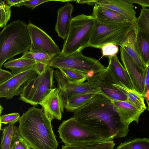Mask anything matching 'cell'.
<instances>
[{
    "mask_svg": "<svg viewBox=\"0 0 149 149\" xmlns=\"http://www.w3.org/2000/svg\"><path fill=\"white\" fill-rule=\"evenodd\" d=\"M73 117L87 129L100 136L103 141L126 136L129 124L112 104L111 101L100 94L74 112Z\"/></svg>",
    "mask_w": 149,
    "mask_h": 149,
    "instance_id": "obj_1",
    "label": "cell"
},
{
    "mask_svg": "<svg viewBox=\"0 0 149 149\" xmlns=\"http://www.w3.org/2000/svg\"><path fill=\"white\" fill-rule=\"evenodd\" d=\"M51 122L42 109L33 106L21 116L20 135L33 149H57L58 143Z\"/></svg>",
    "mask_w": 149,
    "mask_h": 149,
    "instance_id": "obj_2",
    "label": "cell"
},
{
    "mask_svg": "<svg viewBox=\"0 0 149 149\" xmlns=\"http://www.w3.org/2000/svg\"><path fill=\"white\" fill-rule=\"evenodd\" d=\"M31 45L26 23L18 20L6 26L0 33V68L8 60L29 51Z\"/></svg>",
    "mask_w": 149,
    "mask_h": 149,
    "instance_id": "obj_3",
    "label": "cell"
},
{
    "mask_svg": "<svg viewBox=\"0 0 149 149\" xmlns=\"http://www.w3.org/2000/svg\"><path fill=\"white\" fill-rule=\"evenodd\" d=\"M95 22L91 15L82 14L73 17L59 54L66 56L81 52L87 47Z\"/></svg>",
    "mask_w": 149,
    "mask_h": 149,
    "instance_id": "obj_4",
    "label": "cell"
},
{
    "mask_svg": "<svg viewBox=\"0 0 149 149\" xmlns=\"http://www.w3.org/2000/svg\"><path fill=\"white\" fill-rule=\"evenodd\" d=\"M135 27V23L132 22L104 24L95 20L87 47L101 49L109 43L120 46L128 33Z\"/></svg>",
    "mask_w": 149,
    "mask_h": 149,
    "instance_id": "obj_5",
    "label": "cell"
},
{
    "mask_svg": "<svg viewBox=\"0 0 149 149\" xmlns=\"http://www.w3.org/2000/svg\"><path fill=\"white\" fill-rule=\"evenodd\" d=\"M54 71L49 65L43 72L32 79L20 94L19 99L33 106L40 103L53 88Z\"/></svg>",
    "mask_w": 149,
    "mask_h": 149,
    "instance_id": "obj_6",
    "label": "cell"
},
{
    "mask_svg": "<svg viewBox=\"0 0 149 149\" xmlns=\"http://www.w3.org/2000/svg\"><path fill=\"white\" fill-rule=\"evenodd\" d=\"M50 67L58 69H68L88 75L97 73L106 68L96 59L84 55L81 52L63 56L60 54L56 56L49 65Z\"/></svg>",
    "mask_w": 149,
    "mask_h": 149,
    "instance_id": "obj_7",
    "label": "cell"
},
{
    "mask_svg": "<svg viewBox=\"0 0 149 149\" xmlns=\"http://www.w3.org/2000/svg\"><path fill=\"white\" fill-rule=\"evenodd\" d=\"M65 145L84 142L102 140L101 137L89 131L74 118L63 121L57 131Z\"/></svg>",
    "mask_w": 149,
    "mask_h": 149,
    "instance_id": "obj_8",
    "label": "cell"
},
{
    "mask_svg": "<svg viewBox=\"0 0 149 149\" xmlns=\"http://www.w3.org/2000/svg\"><path fill=\"white\" fill-rule=\"evenodd\" d=\"M87 80L100 91V94L111 101L127 100L125 94L114 86V84L118 82L107 67L102 71L89 77Z\"/></svg>",
    "mask_w": 149,
    "mask_h": 149,
    "instance_id": "obj_9",
    "label": "cell"
},
{
    "mask_svg": "<svg viewBox=\"0 0 149 149\" xmlns=\"http://www.w3.org/2000/svg\"><path fill=\"white\" fill-rule=\"evenodd\" d=\"M38 75L35 66L25 71L14 75L8 80L0 84V97L10 99L15 95H18L28 83Z\"/></svg>",
    "mask_w": 149,
    "mask_h": 149,
    "instance_id": "obj_10",
    "label": "cell"
},
{
    "mask_svg": "<svg viewBox=\"0 0 149 149\" xmlns=\"http://www.w3.org/2000/svg\"><path fill=\"white\" fill-rule=\"evenodd\" d=\"M54 78L57 82L58 88L61 93L64 105L68 97L73 95L100 93V91L88 81L81 84L69 81L58 69L54 71Z\"/></svg>",
    "mask_w": 149,
    "mask_h": 149,
    "instance_id": "obj_11",
    "label": "cell"
},
{
    "mask_svg": "<svg viewBox=\"0 0 149 149\" xmlns=\"http://www.w3.org/2000/svg\"><path fill=\"white\" fill-rule=\"evenodd\" d=\"M27 28L31 41L29 51H42L57 55L61 53L58 46L45 32L31 23Z\"/></svg>",
    "mask_w": 149,
    "mask_h": 149,
    "instance_id": "obj_12",
    "label": "cell"
},
{
    "mask_svg": "<svg viewBox=\"0 0 149 149\" xmlns=\"http://www.w3.org/2000/svg\"><path fill=\"white\" fill-rule=\"evenodd\" d=\"M120 58L134 89L144 98L145 95L146 71L141 68L122 47H120Z\"/></svg>",
    "mask_w": 149,
    "mask_h": 149,
    "instance_id": "obj_13",
    "label": "cell"
},
{
    "mask_svg": "<svg viewBox=\"0 0 149 149\" xmlns=\"http://www.w3.org/2000/svg\"><path fill=\"white\" fill-rule=\"evenodd\" d=\"M39 104L51 121L54 119L61 120L64 104L61 93L58 88H53Z\"/></svg>",
    "mask_w": 149,
    "mask_h": 149,
    "instance_id": "obj_14",
    "label": "cell"
},
{
    "mask_svg": "<svg viewBox=\"0 0 149 149\" xmlns=\"http://www.w3.org/2000/svg\"><path fill=\"white\" fill-rule=\"evenodd\" d=\"M95 4L113 10L127 17L132 22H136L137 18L134 5L126 0H93L88 4L94 6Z\"/></svg>",
    "mask_w": 149,
    "mask_h": 149,
    "instance_id": "obj_15",
    "label": "cell"
},
{
    "mask_svg": "<svg viewBox=\"0 0 149 149\" xmlns=\"http://www.w3.org/2000/svg\"><path fill=\"white\" fill-rule=\"evenodd\" d=\"M97 22L111 24L126 22H132L125 17L109 8L95 4L91 15Z\"/></svg>",
    "mask_w": 149,
    "mask_h": 149,
    "instance_id": "obj_16",
    "label": "cell"
},
{
    "mask_svg": "<svg viewBox=\"0 0 149 149\" xmlns=\"http://www.w3.org/2000/svg\"><path fill=\"white\" fill-rule=\"evenodd\" d=\"M74 6L68 2L58 10L55 29L58 36L64 40L67 36L73 18L72 14Z\"/></svg>",
    "mask_w": 149,
    "mask_h": 149,
    "instance_id": "obj_17",
    "label": "cell"
},
{
    "mask_svg": "<svg viewBox=\"0 0 149 149\" xmlns=\"http://www.w3.org/2000/svg\"><path fill=\"white\" fill-rule=\"evenodd\" d=\"M111 102L123 120L129 124L133 121L138 124L141 115L145 111L139 109L127 100H113Z\"/></svg>",
    "mask_w": 149,
    "mask_h": 149,
    "instance_id": "obj_18",
    "label": "cell"
},
{
    "mask_svg": "<svg viewBox=\"0 0 149 149\" xmlns=\"http://www.w3.org/2000/svg\"><path fill=\"white\" fill-rule=\"evenodd\" d=\"M136 34V26L134 29L128 33L120 46L125 49L141 68L146 71L147 68L141 56L137 42Z\"/></svg>",
    "mask_w": 149,
    "mask_h": 149,
    "instance_id": "obj_19",
    "label": "cell"
},
{
    "mask_svg": "<svg viewBox=\"0 0 149 149\" xmlns=\"http://www.w3.org/2000/svg\"><path fill=\"white\" fill-rule=\"evenodd\" d=\"M110 70L117 81L130 89H134L133 85L125 68L120 62L117 55L108 57Z\"/></svg>",
    "mask_w": 149,
    "mask_h": 149,
    "instance_id": "obj_20",
    "label": "cell"
},
{
    "mask_svg": "<svg viewBox=\"0 0 149 149\" xmlns=\"http://www.w3.org/2000/svg\"><path fill=\"white\" fill-rule=\"evenodd\" d=\"M97 94L94 93L79 94L70 96L64 105L67 111L74 112L89 102Z\"/></svg>",
    "mask_w": 149,
    "mask_h": 149,
    "instance_id": "obj_21",
    "label": "cell"
},
{
    "mask_svg": "<svg viewBox=\"0 0 149 149\" xmlns=\"http://www.w3.org/2000/svg\"><path fill=\"white\" fill-rule=\"evenodd\" d=\"M115 145L113 140L93 141L62 146L61 149H113Z\"/></svg>",
    "mask_w": 149,
    "mask_h": 149,
    "instance_id": "obj_22",
    "label": "cell"
},
{
    "mask_svg": "<svg viewBox=\"0 0 149 149\" xmlns=\"http://www.w3.org/2000/svg\"><path fill=\"white\" fill-rule=\"evenodd\" d=\"M36 62L31 59L21 57L11 59L4 63L3 66L11 70L12 73L15 75L34 67Z\"/></svg>",
    "mask_w": 149,
    "mask_h": 149,
    "instance_id": "obj_23",
    "label": "cell"
},
{
    "mask_svg": "<svg viewBox=\"0 0 149 149\" xmlns=\"http://www.w3.org/2000/svg\"><path fill=\"white\" fill-rule=\"evenodd\" d=\"M113 85L125 94L127 101L140 109L145 111L146 109L144 97L135 90L129 88L118 82L114 84Z\"/></svg>",
    "mask_w": 149,
    "mask_h": 149,
    "instance_id": "obj_24",
    "label": "cell"
},
{
    "mask_svg": "<svg viewBox=\"0 0 149 149\" xmlns=\"http://www.w3.org/2000/svg\"><path fill=\"white\" fill-rule=\"evenodd\" d=\"M2 130L0 149H12L15 140L20 135L18 127L10 123Z\"/></svg>",
    "mask_w": 149,
    "mask_h": 149,
    "instance_id": "obj_25",
    "label": "cell"
},
{
    "mask_svg": "<svg viewBox=\"0 0 149 149\" xmlns=\"http://www.w3.org/2000/svg\"><path fill=\"white\" fill-rule=\"evenodd\" d=\"M136 38L142 59L147 68L149 64V34L136 29Z\"/></svg>",
    "mask_w": 149,
    "mask_h": 149,
    "instance_id": "obj_26",
    "label": "cell"
},
{
    "mask_svg": "<svg viewBox=\"0 0 149 149\" xmlns=\"http://www.w3.org/2000/svg\"><path fill=\"white\" fill-rule=\"evenodd\" d=\"M58 55L50 54L42 51H28L23 54L22 58H29L49 65L53 59Z\"/></svg>",
    "mask_w": 149,
    "mask_h": 149,
    "instance_id": "obj_27",
    "label": "cell"
},
{
    "mask_svg": "<svg viewBox=\"0 0 149 149\" xmlns=\"http://www.w3.org/2000/svg\"><path fill=\"white\" fill-rule=\"evenodd\" d=\"M116 149H149V139L136 138L121 143Z\"/></svg>",
    "mask_w": 149,
    "mask_h": 149,
    "instance_id": "obj_28",
    "label": "cell"
},
{
    "mask_svg": "<svg viewBox=\"0 0 149 149\" xmlns=\"http://www.w3.org/2000/svg\"><path fill=\"white\" fill-rule=\"evenodd\" d=\"M62 74L70 82L75 84L84 83L90 77L87 74L74 70L64 68L58 69Z\"/></svg>",
    "mask_w": 149,
    "mask_h": 149,
    "instance_id": "obj_29",
    "label": "cell"
},
{
    "mask_svg": "<svg viewBox=\"0 0 149 149\" xmlns=\"http://www.w3.org/2000/svg\"><path fill=\"white\" fill-rule=\"evenodd\" d=\"M135 25L137 30L149 34V8L142 7Z\"/></svg>",
    "mask_w": 149,
    "mask_h": 149,
    "instance_id": "obj_30",
    "label": "cell"
},
{
    "mask_svg": "<svg viewBox=\"0 0 149 149\" xmlns=\"http://www.w3.org/2000/svg\"><path fill=\"white\" fill-rule=\"evenodd\" d=\"M10 8L4 1L0 2V27L4 28L6 26L11 15Z\"/></svg>",
    "mask_w": 149,
    "mask_h": 149,
    "instance_id": "obj_31",
    "label": "cell"
},
{
    "mask_svg": "<svg viewBox=\"0 0 149 149\" xmlns=\"http://www.w3.org/2000/svg\"><path fill=\"white\" fill-rule=\"evenodd\" d=\"M21 118L18 113H13L2 115L0 117V123L6 125L19 122Z\"/></svg>",
    "mask_w": 149,
    "mask_h": 149,
    "instance_id": "obj_32",
    "label": "cell"
},
{
    "mask_svg": "<svg viewBox=\"0 0 149 149\" xmlns=\"http://www.w3.org/2000/svg\"><path fill=\"white\" fill-rule=\"evenodd\" d=\"M104 56H110L116 55L118 51L117 45L112 43L108 44L103 46L101 49Z\"/></svg>",
    "mask_w": 149,
    "mask_h": 149,
    "instance_id": "obj_33",
    "label": "cell"
},
{
    "mask_svg": "<svg viewBox=\"0 0 149 149\" xmlns=\"http://www.w3.org/2000/svg\"><path fill=\"white\" fill-rule=\"evenodd\" d=\"M26 141L20 135L15 140L12 149H31Z\"/></svg>",
    "mask_w": 149,
    "mask_h": 149,
    "instance_id": "obj_34",
    "label": "cell"
},
{
    "mask_svg": "<svg viewBox=\"0 0 149 149\" xmlns=\"http://www.w3.org/2000/svg\"><path fill=\"white\" fill-rule=\"evenodd\" d=\"M51 1H52L49 0H24L22 2V4L23 5H24L33 10L37 6L42 3Z\"/></svg>",
    "mask_w": 149,
    "mask_h": 149,
    "instance_id": "obj_35",
    "label": "cell"
},
{
    "mask_svg": "<svg viewBox=\"0 0 149 149\" xmlns=\"http://www.w3.org/2000/svg\"><path fill=\"white\" fill-rule=\"evenodd\" d=\"M12 73L0 68V84H3L10 79L13 76Z\"/></svg>",
    "mask_w": 149,
    "mask_h": 149,
    "instance_id": "obj_36",
    "label": "cell"
},
{
    "mask_svg": "<svg viewBox=\"0 0 149 149\" xmlns=\"http://www.w3.org/2000/svg\"><path fill=\"white\" fill-rule=\"evenodd\" d=\"M130 3H136L141 6L142 7H149V0H126Z\"/></svg>",
    "mask_w": 149,
    "mask_h": 149,
    "instance_id": "obj_37",
    "label": "cell"
},
{
    "mask_svg": "<svg viewBox=\"0 0 149 149\" xmlns=\"http://www.w3.org/2000/svg\"><path fill=\"white\" fill-rule=\"evenodd\" d=\"M47 65H48L40 62H36L35 68V70L38 75H39L41 74Z\"/></svg>",
    "mask_w": 149,
    "mask_h": 149,
    "instance_id": "obj_38",
    "label": "cell"
},
{
    "mask_svg": "<svg viewBox=\"0 0 149 149\" xmlns=\"http://www.w3.org/2000/svg\"><path fill=\"white\" fill-rule=\"evenodd\" d=\"M24 0H7L4 1L10 8L11 6H15L19 7L23 6L22 2Z\"/></svg>",
    "mask_w": 149,
    "mask_h": 149,
    "instance_id": "obj_39",
    "label": "cell"
},
{
    "mask_svg": "<svg viewBox=\"0 0 149 149\" xmlns=\"http://www.w3.org/2000/svg\"><path fill=\"white\" fill-rule=\"evenodd\" d=\"M144 99L147 103L148 105L147 109L149 111V89L148 90L146 93Z\"/></svg>",
    "mask_w": 149,
    "mask_h": 149,
    "instance_id": "obj_40",
    "label": "cell"
},
{
    "mask_svg": "<svg viewBox=\"0 0 149 149\" xmlns=\"http://www.w3.org/2000/svg\"><path fill=\"white\" fill-rule=\"evenodd\" d=\"M149 89V78L146 77L145 81V93L146 91Z\"/></svg>",
    "mask_w": 149,
    "mask_h": 149,
    "instance_id": "obj_41",
    "label": "cell"
},
{
    "mask_svg": "<svg viewBox=\"0 0 149 149\" xmlns=\"http://www.w3.org/2000/svg\"><path fill=\"white\" fill-rule=\"evenodd\" d=\"M93 0H77L76 1L77 3L80 4L87 3L88 4L89 3L91 2Z\"/></svg>",
    "mask_w": 149,
    "mask_h": 149,
    "instance_id": "obj_42",
    "label": "cell"
},
{
    "mask_svg": "<svg viewBox=\"0 0 149 149\" xmlns=\"http://www.w3.org/2000/svg\"><path fill=\"white\" fill-rule=\"evenodd\" d=\"M146 77L149 78V64L147 67L146 70Z\"/></svg>",
    "mask_w": 149,
    "mask_h": 149,
    "instance_id": "obj_43",
    "label": "cell"
},
{
    "mask_svg": "<svg viewBox=\"0 0 149 149\" xmlns=\"http://www.w3.org/2000/svg\"><path fill=\"white\" fill-rule=\"evenodd\" d=\"M3 109V108L2 107L1 105H0V113H1V112L2 111Z\"/></svg>",
    "mask_w": 149,
    "mask_h": 149,
    "instance_id": "obj_44",
    "label": "cell"
}]
</instances>
